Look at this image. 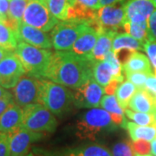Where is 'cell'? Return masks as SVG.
Masks as SVG:
<instances>
[{"instance_id": "1", "label": "cell", "mask_w": 156, "mask_h": 156, "mask_svg": "<svg viewBox=\"0 0 156 156\" xmlns=\"http://www.w3.org/2000/svg\"><path fill=\"white\" fill-rule=\"evenodd\" d=\"M95 62L90 58L74 54L71 50L52 54L44 79L76 89L93 77Z\"/></svg>"}, {"instance_id": "2", "label": "cell", "mask_w": 156, "mask_h": 156, "mask_svg": "<svg viewBox=\"0 0 156 156\" xmlns=\"http://www.w3.org/2000/svg\"><path fill=\"white\" fill-rule=\"evenodd\" d=\"M108 112L94 108L83 114L76 124V134L81 140H94L99 135L116 129Z\"/></svg>"}, {"instance_id": "3", "label": "cell", "mask_w": 156, "mask_h": 156, "mask_svg": "<svg viewBox=\"0 0 156 156\" xmlns=\"http://www.w3.org/2000/svg\"><path fill=\"white\" fill-rule=\"evenodd\" d=\"M14 53L22 62L28 76L41 80L44 79L45 73L53 54L51 50L37 48L23 41H19Z\"/></svg>"}, {"instance_id": "4", "label": "cell", "mask_w": 156, "mask_h": 156, "mask_svg": "<svg viewBox=\"0 0 156 156\" xmlns=\"http://www.w3.org/2000/svg\"><path fill=\"white\" fill-rule=\"evenodd\" d=\"M74 94L62 84L43 79L41 101L53 115L60 116L70 111L74 105Z\"/></svg>"}, {"instance_id": "5", "label": "cell", "mask_w": 156, "mask_h": 156, "mask_svg": "<svg viewBox=\"0 0 156 156\" xmlns=\"http://www.w3.org/2000/svg\"><path fill=\"white\" fill-rule=\"evenodd\" d=\"M22 128L38 133H54L57 121L54 115L42 103H33L23 108Z\"/></svg>"}, {"instance_id": "6", "label": "cell", "mask_w": 156, "mask_h": 156, "mask_svg": "<svg viewBox=\"0 0 156 156\" xmlns=\"http://www.w3.org/2000/svg\"><path fill=\"white\" fill-rule=\"evenodd\" d=\"M88 25L89 22L83 20H68L59 22L51 30L50 35L53 48L57 51L70 50L75 42Z\"/></svg>"}, {"instance_id": "7", "label": "cell", "mask_w": 156, "mask_h": 156, "mask_svg": "<svg viewBox=\"0 0 156 156\" xmlns=\"http://www.w3.org/2000/svg\"><path fill=\"white\" fill-rule=\"evenodd\" d=\"M23 22L47 32L54 28L59 20L51 14L47 0H28Z\"/></svg>"}, {"instance_id": "8", "label": "cell", "mask_w": 156, "mask_h": 156, "mask_svg": "<svg viewBox=\"0 0 156 156\" xmlns=\"http://www.w3.org/2000/svg\"><path fill=\"white\" fill-rule=\"evenodd\" d=\"M43 79L24 75L12 89L14 102L21 108L33 103H40Z\"/></svg>"}, {"instance_id": "9", "label": "cell", "mask_w": 156, "mask_h": 156, "mask_svg": "<svg viewBox=\"0 0 156 156\" xmlns=\"http://www.w3.org/2000/svg\"><path fill=\"white\" fill-rule=\"evenodd\" d=\"M104 93V89L91 77L87 83L75 89L74 105L78 108H98Z\"/></svg>"}, {"instance_id": "10", "label": "cell", "mask_w": 156, "mask_h": 156, "mask_svg": "<svg viewBox=\"0 0 156 156\" xmlns=\"http://www.w3.org/2000/svg\"><path fill=\"white\" fill-rule=\"evenodd\" d=\"M25 74L22 62L15 53H10L0 61V85L4 89H13Z\"/></svg>"}, {"instance_id": "11", "label": "cell", "mask_w": 156, "mask_h": 156, "mask_svg": "<svg viewBox=\"0 0 156 156\" xmlns=\"http://www.w3.org/2000/svg\"><path fill=\"white\" fill-rule=\"evenodd\" d=\"M44 135V133L30 131L22 127L10 133L11 156H26L31 144L42 139Z\"/></svg>"}, {"instance_id": "12", "label": "cell", "mask_w": 156, "mask_h": 156, "mask_svg": "<svg viewBox=\"0 0 156 156\" xmlns=\"http://www.w3.org/2000/svg\"><path fill=\"white\" fill-rule=\"evenodd\" d=\"M126 20V13L123 4L111 5L101 7L96 11L95 22L103 29L117 30L122 26Z\"/></svg>"}, {"instance_id": "13", "label": "cell", "mask_w": 156, "mask_h": 156, "mask_svg": "<svg viewBox=\"0 0 156 156\" xmlns=\"http://www.w3.org/2000/svg\"><path fill=\"white\" fill-rule=\"evenodd\" d=\"M17 33L19 41H23L29 44L45 50H50L53 48L49 34L44 30L32 27L23 21L17 25Z\"/></svg>"}, {"instance_id": "14", "label": "cell", "mask_w": 156, "mask_h": 156, "mask_svg": "<svg viewBox=\"0 0 156 156\" xmlns=\"http://www.w3.org/2000/svg\"><path fill=\"white\" fill-rule=\"evenodd\" d=\"M126 13V21L140 23L147 21L155 10L153 0H128L123 4Z\"/></svg>"}, {"instance_id": "15", "label": "cell", "mask_w": 156, "mask_h": 156, "mask_svg": "<svg viewBox=\"0 0 156 156\" xmlns=\"http://www.w3.org/2000/svg\"><path fill=\"white\" fill-rule=\"evenodd\" d=\"M98 36L99 32L89 23L88 27L80 35L70 50L77 56L91 59V53L95 47Z\"/></svg>"}, {"instance_id": "16", "label": "cell", "mask_w": 156, "mask_h": 156, "mask_svg": "<svg viewBox=\"0 0 156 156\" xmlns=\"http://www.w3.org/2000/svg\"><path fill=\"white\" fill-rule=\"evenodd\" d=\"M23 111L21 107L12 103L0 115V132L10 134L22 127Z\"/></svg>"}, {"instance_id": "17", "label": "cell", "mask_w": 156, "mask_h": 156, "mask_svg": "<svg viewBox=\"0 0 156 156\" xmlns=\"http://www.w3.org/2000/svg\"><path fill=\"white\" fill-rule=\"evenodd\" d=\"M117 34V30L102 29L99 32L97 41L91 53V59L94 62L103 61L106 55L112 50L114 37Z\"/></svg>"}, {"instance_id": "18", "label": "cell", "mask_w": 156, "mask_h": 156, "mask_svg": "<svg viewBox=\"0 0 156 156\" xmlns=\"http://www.w3.org/2000/svg\"><path fill=\"white\" fill-rule=\"evenodd\" d=\"M128 108L133 111L153 115L156 112L155 101L145 89H137L128 103Z\"/></svg>"}, {"instance_id": "19", "label": "cell", "mask_w": 156, "mask_h": 156, "mask_svg": "<svg viewBox=\"0 0 156 156\" xmlns=\"http://www.w3.org/2000/svg\"><path fill=\"white\" fill-rule=\"evenodd\" d=\"M76 3V0H47L51 14L61 21L74 19V7Z\"/></svg>"}, {"instance_id": "20", "label": "cell", "mask_w": 156, "mask_h": 156, "mask_svg": "<svg viewBox=\"0 0 156 156\" xmlns=\"http://www.w3.org/2000/svg\"><path fill=\"white\" fill-rule=\"evenodd\" d=\"M58 156H112L105 146L98 143H88L63 151Z\"/></svg>"}, {"instance_id": "21", "label": "cell", "mask_w": 156, "mask_h": 156, "mask_svg": "<svg viewBox=\"0 0 156 156\" xmlns=\"http://www.w3.org/2000/svg\"><path fill=\"white\" fill-rule=\"evenodd\" d=\"M122 71L128 72H145L154 75L152 65L148 57L138 51H134L128 60L122 65Z\"/></svg>"}, {"instance_id": "22", "label": "cell", "mask_w": 156, "mask_h": 156, "mask_svg": "<svg viewBox=\"0 0 156 156\" xmlns=\"http://www.w3.org/2000/svg\"><path fill=\"white\" fill-rule=\"evenodd\" d=\"M133 141L145 140L151 142L156 138V124L150 126H140L133 122H127L125 128Z\"/></svg>"}, {"instance_id": "23", "label": "cell", "mask_w": 156, "mask_h": 156, "mask_svg": "<svg viewBox=\"0 0 156 156\" xmlns=\"http://www.w3.org/2000/svg\"><path fill=\"white\" fill-rule=\"evenodd\" d=\"M18 42L17 30L0 18V47L9 52H14Z\"/></svg>"}, {"instance_id": "24", "label": "cell", "mask_w": 156, "mask_h": 156, "mask_svg": "<svg viewBox=\"0 0 156 156\" xmlns=\"http://www.w3.org/2000/svg\"><path fill=\"white\" fill-rule=\"evenodd\" d=\"M143 43L137 39L134 38L128 33H117L114 37L112 44V51H116L120 49L139 51L143 50Z\"/></svg>"}, {"instance_id": "25", "label": "cell", "mask_w": 156, "mask_h": 156, "mask_svg": "<svg viewBox=\"0 0 156 156\" xmlns=\"http://www.w3.org/2000/svg\"><path fill=\"white\" fill-rule=\"evenodd\" d=\"M93 78L101 87H106L114 78L111 63L107 60L95 62L93 67Z\"/></svg>"}, {"instance_id": "26", "label": "cell", "mask_w": 156, "mask_h": 156, "mask_svg": "<svg viewBox=\"0 0 156 156\" xmlns=\"http://www.w3.org/2000/svg\"><path fill=\"white\" fill-rule=\"evenodd\" d=\"M27 2L28 0H10L9 17L6 23H9L15 30H17L18 23L23 21Z\"/></svg>"}, {"instance_id": "27", "label": "cell", "mask_w": 156, "mask_h": 156, "mask_svg": "<svg viewBox=\"0 0 156 156\" xmlns=\"http://www.w3.org/2000/svg\"><path fill=\"white\" fill-rule=\"evenodd\" d=\"M136 86L134 85L129 81H123L122 83L118 86L115 90V97L123 109H126L128 107V103L133 97L134 93L137 91Z\"/></svg>"}, {"instance_id": "28", "label": "cell", "mask_w": 156, "mask_h": 156, "mask_svg": "<svg viewBox=\"0 0 156 156\" xmlns=\"http://www.w3.org/2000/svg\"><path fill=\"white\" fill-rule=\"evenodd\" d=\"M122 28L125 30V33L129 34L134 38L139 40L143 44L147 40V35H148L147 21L140 23H132L126 21L123 23Z\"/></svg>"}, {"instance_id": "29", "label": "cell", "mask_w": 156, "mask_h": 156, "mask_svg": "<svg viewBox=\"0 0 156 156\" xmlns=\"http://www.w3.org/2000/svg\"><path fill=\"white\" fill-rule=\"evenodd\" d=\"M125 115H127L129 120L133 121V122L140 125V126H150V125H155L156 124L155 117L153 114L135 112L131 109L126 108Z\"/></svg>"}, {"instance_id": "30", "label": "cell", "mask_w": 156, "mask_h": 156, "mask_svg": "<svg viewBox=\"0 0 156 156\" xmlns=\"http://www.w3.org/2000/svg\"><path fill=\"white\" fill-rule=\"evenodd\" d=\"M100 106L109 113V115H124L125 109H123L120 106L116 97L115 95H107L102 97L101 101Z\"/></svg>"}, {"instance_id": "31", "label": "cell", "mask_w": 156, "mask_h": 156, "mask_svg": "<svg viewBox=\"0 0 156 156\" xmlns=\"http://www.w3.org/2000/svg\"><path fill=\"white\" fill-rule=\"evenodd\" d=\"M112 156H134V148L132 143L128 142L127 140H122L116 142L112 147L111 149Z\"/></svg>"}, {"instance_id": "32", "label": "cell", "mask_w": 156, "mask_h": 156, "mask_svg": "<svg viewBox=\"0 0 156 156\" xmlns=\"http://www.w3.org/2000/svg\"><path fill=\"white\" fill-rule=\"evenodd\" d=\"M125 75L128 81L135 85L138 89H144L147 79L149 76H152L150 74L145 72H128L125 73Z\"/></svg>"}, {"instance_id": "33", "label": "cell", "mask_w": 156, "mask_h": 156, "mask_svg": "<svg viewBox=\"0 0 156 156\" xmlns=\"http://www.w3.org/2000/svg\"><path fill=\"white\" fill-rule=\"evenodd\" d=\"M143 50L150 61L151 65L153 66L154 76H156V41L147 40L143 44Z\"/></svg>"}, {"instance_id": "34", "label": "cell", "mask_w": 156, "mask_h": 156, "mask_svg": "<svg viewBox=\"0 0 156 156\" xmlns=\"http://www.w3.org/2000/svg\"><path fill=\"white\" fill-rule=\"evenodd\" d=\"M132 146L135 154L147 155L150 154L151 153V144L149 141H147L145 140H138L132 142Z\"/></svg>"}, {"instance_id": "35", "label": "cell", "mask_w": 156, "mask_h": 156, "mask_svg": "<svg viewBox=\"0 0 156 156\" xmlns=\"http://www.w3.org/2000/svg\"><path fill=\"white\" fill-rule=\"evenodd\" d=\"M0 156H11L9 134L0 132Z\"/></svg>"}, {"instance_id": "36", "label": "cell", "mask_w": 156, "mask_h": 156, "mask_svg": "<svg viewBox=\"0 0 156 156\" xmlns=\"http://www.w3.org/2000/svg\"><path fill=\"white\" fill-rule=\"evenodd\" d=\"M148 25V35L147 40L150 41H156V9L150 15L147 20Z\"/></svg>"}, {"instance_id": "37", "label": "cell", "mask_w": 156, "mask_h": 156, "mask_svg": "<svg viewBox=\"0 0 156 156\" xmlns=\"http://www.w3.org/2000/svg\"><path fill=\"white\" fill-rule=\"evenodd\" d=\"M144 89L152 95V97L155 101L156 103V76H154V75L148 76L146 81Z\"/></svg>"}, {"instance_id": "38", "label": "cell", "mask_w": 156, "mask_h": 156, "mask_svg": "<svg viewBox=\"0 0 156 156\" xmlns=\"http://www.w3.org/2000/svg\"><path fill=\"white\" fill-rule=\"evenodd\" d=\"M10 0H0V18L7 21L9 17Z\"/></svg>"}, {"instance_id": "39", "label": "cell", "mask_w": 156, "mask_h": 156, "mask_svg": "<svg viewBox=\"0 0 156 156\" xmlns=\"http://www.w3.org/2000/svg\"><path fill=\"white\" fill-rule=\"evenodd\" d=\"M12 103H14V100H13V96L12 94H11L8 96L3 97L0 99V115L5 111L6 109L11 106Z\"/></svg>"}, {"instance_id": "40", "label": "cell", "mask_w": 156, "mask_h": 156, "mask_svg": "<svg viewBox=\"0 0 156 156\" xmlns=\"http://www.w3.org/2000/svg\"><path fill=\"white\" fill-rule=\"evenodd\" d=\"M76 3L93 10H98L101 7L100 5V0H76Z\"/></svg>"}, {"instance_id": "41", "label": "cell", "mask_w": 156, "mask_h": 156, "mask_svg": "<svg viewBox=\"0 0 156 156\" xmlns=\"http://www.w3.org/2000/svg\"><path fill=\"white\" fill-rule=\"evenodd\" d=\"M120 84H121V83L119 81H117L115 79H112L106 87H104L105 94H107V95H115V90Z\"/></svg>"}, {"instance_id": "42", "label": "cell", "mask_w": 156, "mask_h": 156, "mask_svg": "<svg viewBox=\"0 0 156 156\" xmlns=\"http://www.w3.org/2000/svg\"><path fill=\"white\" fill-rule=\"evenodd\" d=\"M128 0H100L101 6L111 5H115V4H124Z\"/></svg>"}, {"instance_id": "43", "label": "cell", "mask_w": 156, "mask_h": 156, "mask_svg": "<svg viewBox=\"0 0 156 156\" xmlns=\"http://www.w3.org/2000/svg\"><path fill=\"white\" fill-rule=\"evenodd\" d=\"M151 144V154L153 156H156V138L150 142Z\"/></svg>"}, {"instance_id": "44", "label": "cell", "mask_w": 156, "mask_h": 156, "mask_svg": "<svg viewBox=\"0 0 156 156\" xmlns=\"http://www.w3.org/2000/svg\"><path fill=\"white\" fill-rule=\"evenodd\" d=\"M11 93H10L9 91H7L5 89H4L1 85H0V99L3 98V97H5L8 95H11Z\"/></svg>"}, {"instance_id": "45", "label": "cell", "mask_w": 156, "mask_h": 156, "mask_svg": "<svg viewBox=\"0 0 156 156\" xmlns=\"http://www.w3.org/2000/svg\"><path fill=\"white\" fill-rule=\"evenodd\" d=\"M10 53H12V52H9V51H7L5 49H3V48H1L0 47V61H2L6 56H8Z\"/></svg>"}, {"instance_id": "46", "label": "cell", "mask_w": 156, "mask_h": 156, "mask_svg": "<svg viewBox=\"0 0 156 156\" xmlns=\"http://www.w3.org/2000/svg\"><path fill=\"white\" fill-rule=\"evenodd\" d=\"M134 156H147V155H142V154H135V155Z\"/></svg>"}, {"instance_id": "47", "label": "cell", "mask_w": 156, "mask_h": 156, "mask_svg": "<svg viewBox=\"0 0 156 156\" xmlns=\"http://www.w3.org/2000/svg\"><path fill=\"white\" fill-rule=\"evenodd\" d=\"M153 2H154V6H155L156 8V0H153Z\"/></svg>"}, {"instance_id": "48", "label": "cell", "mask_w": 156, "mask_h": 156, "mask_svg": "<svg viewBox=\"0 0 156 156\" xmlns=\"http://www.w3.org/2000/svg\"><path fill=\"white\" fill-rule=\"evenodd\" d=\"M147 156H153V155H152V154H147Z\"/></svg>"}, {"instance_id": "49", "label": "cell", "mask_w": 156, "mask_h": 156, "mask_svg": "<svg viewBox=\"0 0 156 156\" xmlns=\"http://www.w3.org/2000/svg\"><path fill=\"white\" fill-rule=\"evenodd\" d=\"M29 156H33V155H32V154H30V155H29Z\"/></svg>"}]
</instances>
